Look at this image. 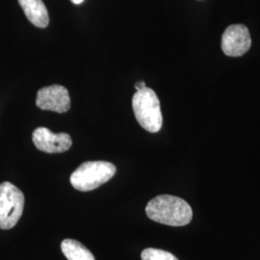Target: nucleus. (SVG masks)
<instances>
[{
	"mask_svg": "<svg viewBox=\"0 0 260 260\" xmlns=\"http://www.w3.org/2000/svg\"><path fill=\"white\" fill-rule=\"evenodd\" d=\"M251 46V34L246 25L233 24L224 30L221 47L225 55L240 57L250 50Z\"/></svg>",
	"mask_w": 260,
	"mask_h": 260,
	"instance_id": "39448f33",
	"label": "nucleus"
},
{
	"mask_svg": "<svg viewBox=\"0 0 260 260\" xmlns=\"http://www.w3.org/2000/svg\"><path fill=\"white\" fill-rule=\"evenodd\" d=\"M24 207V195L8 181L0 184V229L11 230L19 222Z\"/></svg>",
	"mask_w": 260,
	"mask_h": 260,
	"instance_id": "20e7f679",
	"label": "nucleus"
},
{
	"mask_svg": "<svg viewBox=\"0 0 260 260\" xmlns=\"http://www.w3.org/2000/svg\"><path fill=\"white\" fill-rule=\"evenodd\" d=\"M71 1H72L74 4H76V5H77V4H81V3L83 2L84 0H71Z\"/></svg>",
	"mask_w": 260,
	"mask_h": 260,
	"instance_id": "f8f14e48",
	"label": "nucleus"
},
{
	"mask_svg": "<svg viewBox=\"0 0 260 260\" xmlns=\"http://www.w3.org/2000/svg\"><path fill=\"white\" fill-rule=\"evenodd\" d=\"M146 213L150 220L171 226H183L192 221L193 210L183 199L160 195L149 201Z\"/></svg>",
	"mask_w": 260,
	"mask_h": 260,
	"instance_id": "f257e3e1",
	"label": "nucleus"
},
{
	"mask_svg": "<svg viewBox=\"0 0 260 260\" xmlns=\"http://www.w3.org/2000/svg\"><path fill=\"white\" fill-rule=\"evenodd\" d=\"M132 107L136 120L144 129L151 133H156L161 129L163 117L160 102L152 89L145 87L134 93Z\"/></svg>",
	"mask_w": 260,
	"mask_h": 260,
	"instance_id": "f03ea898",
	"label": "nucleus"
},
{
	"mask_svg": "<svg viewBox=\"0 0 260 260\" xmlns=\"http://www.w3.org/2000/svg\"><path fill=\"white\" fill-rule=\"evenodd\" d=\"M61 250L69 260H95L93 253L80 242L65 239L61 243Z\"/></svg>",
	"mask_w": 260,
	"mask_h": 260,
	"instance_id": "1a4fd4ad",
	"label": "nucleus"
},
{
	"mask_svg": "<svg viewBox=\"0 0 260 260\" xmlns=\"http://www.w3.org/2000/svg\"><path fill=\"white\" fill-rule=\"evenodd\" d=\"M29 21L39 28H46L49 23L48 12L42 0H19Z\"/></svg>",
	"mask_w": 260,
	"mask_h": 260,
	"instance_id": "6e6552de",
	"label": "nucleus"
},
{
	"mask_svg": "<svg viewBox=\"0 0 260 260\" xmlns=\"http://www.w3.org/2000/svg\"><path fill=\"white\" fill-rule=\"evenodd\" d=\"M142 260H178L177 257L169 251L148 248L141 253Z\"/></svg>",
	"mask_w": 260,
	"mask_h": 260,
	"instance_id": "9d476101",
	"label": "nucleus"
},
{
	"mask_svg": "<svg viewBox=\"0 0 260 260\" xmlns=\"http://www.w3.org/2000/svg\"><path fill=\"white\" fill-rule=\"evenodd\" d=\"M145 87H147V86H146V83H145L144 81H140L138 83L135 84V88H136V90H137V91L144 89Z\"/></svg>",
	"mask_w": 260,
	"mask_h": 260,
	"instance_id": "9b49d317",
	"label": "nucleus"
},
{
	"mask_svg": "<svg viewBox=\"0 0 260 260\" xmlns=\"http://www.w3.org/2000/svg\"><path fill=\"white\" fill-rule=\"evenodd\" d=\"M36 104L42 110L65 113L71 108V98L65 87L51 85L38 91Z\"/></svg>",
	"mask_w": 260,
	"mask_h": 260,
	"instance_id": "423d86ee",
	"label": "nucleus"
},
{
	"mask_svg": "<svg viewBox=\"0 0 260 260\" xmlns=\"http://www.w3.org/2000/svg\"><path fill=\"white\" fill-rule=\"evenodd\" d=\"M117 169L106 161H88L81 164L71 176V183L76 190L88 192L109 181Z\"/></svg>",
	"mask_w": 260,
	"mask_h": 260,
	"instance_id": "7ed1b4c3",
	"label": "nucleus"
},
{
	"mask_svg": "<svg viewBox=\"0 0 260 260\" xmlns=\"http://www.w3.org/2000/svg\"><path fill=\"white\" fill-rule=\"evenodd\" d=\"M32 140L36 148L47 153L65 152L72 147L73 141L67 133H53L47 127L34 130Z\"/></svg>",
	"mask_w": 260,
	"mask_h": 260,
	"instance_id": "0eeeda50",
	"label": "nucleus"
}]
</instances>
